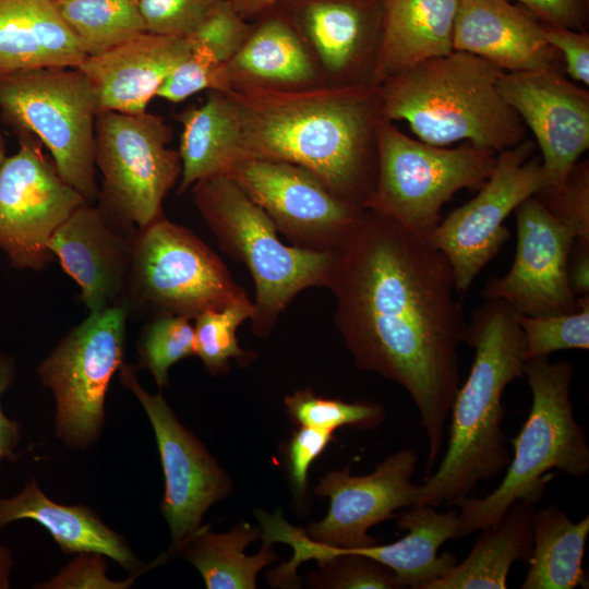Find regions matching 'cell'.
Listing matches in <instances>:
<instances>
[{"label": "cell", "mask_w": 589, "mask_h": 589, "mask_svg": "<svg viewBox=\"0 0 589 589\" xmlns=\"http://www.w3.org/2000/svg\"><path fill=\"white\" fill-rule=\"evenodd\" d=\"M244 17L262 13L285 0H228Z\"/></svg>", "instance_id": "cell-48"}, {"label": "cell", "mask_w": 589, "mask_h": 589, "mask_svg": "<svg viewBox=\"0 0 589 589\" xmlns=\"http://www.w3.org/2000/svg\"><path fill=\"white\" fill-rule=\"evenodd\" d=\"M106 561L103 554L86 552L79 553L58 575L49 581L37 584L35 588L46 589H122L133 584L135 577L124 581L110 580L106 572Z\"/></svg>", "instance_id": "cell-43"}, {"label": "cell", "mask_w": 589, "mask_h": 589, "mask_svg": "<svg viewBox=\"0 0 589 589\" xmlns=\"http://www.w3.org/2000/svg\"><path fill=\"white\" fill-rule=\"evenodd\" d=\"M327 288L357 369L411 396L426 434L429 476L461 383L458 348L468 326L447 257L429 239L364 209L336 250Z\"/></svg>", "instance_id": "cell-1"}, {"label": "cell", "mask_w": 589, "mask_h": 589, "mask_svg": "<svg viewBox=\"0 0 589 589\" xmlns=\"http://www.w3.org/2000/svg\"><path fill=\"white\" fill-rule=\"evenodd\" d=\"M233 86L228 63L219 61L204 48L194 47L166 77L156 96L179 103L201 91L228 93Z\"/></svg>", "instance_id": "cell-37"}, {"label": "cell", "mask_w": 589, "mask_h": 589, "mask_svg": "<svg viewBox=\"0 0 589 589\" xmlns=\"http://www.w3.org/2000/svg\"><path fill=\"white\" fill-rule=\"evenodd\" d=\"M251 33L243 16L228 0H218L187 36L191 46L201 47L228 63Z\"/></svg>", "instance_id": "cell-39"}, {"label": "cell", "mask_w": 589, "mask_h": 589, "mask_svg": "<svg viewBox=\"0 0 589 589\" xmlns=\"http://www.w3.org/2000/svg\"><path fill=\"white\" fill-rule=\"evenodd\" d=\"M453 48L505 72L557 70L558 51L545 40L543 24L509 0H458Z\"/></svg>", "instance_id": "cell-21"}, {"label": "cell", "mask_w": 589, "mask_h": 589, "mask_svg": "<svg viewBox=\"0 0 589 589\" xmlns=\"http://www.w3.org/2000/svg\"><path fill=\"white\" fill-rule=\"evenodd\" d=\"M573 364L550 362L549 357L525 361L532 395L529 414L513 441L514 454L500 485L483 497L464 496L458 539L496 521L516 501L539 502L556 469L575 478L589 472V446L584 428L575 420L570 402Z\"/></svg>", "instance_id": "cell-5"}, {"label": "cell", "mask_w": 589, "mask_h": 589, "mask_svg": "<svg viewBox=\"0 0 589 589\" xmlns=\"http://www.w3.org/2000/svg\"><path fill=\"white\" fill-rule=\"evenodd\" d=\"M589 516L573 521L558 506L536 510L533 546L521 589L588 588L582 558Z\"/></svg>", "instance_id": "cell-27"}, {"label": "cell", "mask_w": 589, "mask_h": 589, "mask_svg": "<svg viewBox=\"0 0 589 589\" xmlns=\"http://www.w3.org/2000/svg\"><path fill=\"white\" fill-rule=\"evenodd\" d=\"M15 377V364L12 357L0 354V465L2 460H15V452L21 438V424L8 418L1 407V396L9 389Z\"/></svg>", "instance_id": "cell-46"}, {"label": "cell", "mask_w": 589, "mask_h": 589, "mask_svg": "<svg viewBox=\"0 0 589 589\" xmlns=\"http://www.w3.org/2000/svg\"><path fill=\"white\" fill-rule=\"evenodd\" d=\"M119 375L143 406L155 433L165 477L160 512L169 525L171 552H176L201 527L205 512L229 494L232 483L204 444L179 422L165 398L141 386L135 366L123 362Z\"/></svg>", "instance_id": "cell-15"}, {"label": "cell", "mask_w": 589, "mask_h": 589, "mask_svg": "<svg viewBox=\"0 0 589 589\" xmlns=\"http://www.w3.org/2000/svg\"><path fill=\"white\" fill-rule=\"evenodd\" d=\"M542 24L585 31L589 0H514Z\"/></svg>", "instance_id": "cell-45"}, {"label": "cell", "mask_w": 589, "mask_h": 589, "mask_svg": "<svg viewBox=\"0 0 589 589\" xmlns=\"http://www.w3.org/2000/svg\"><path fill=\"white\" fill-rule=\"evenodd\" d=\"M578 309L548 316L518 314L525 337V360L566 349H589V294L577 297Z\"/></svg>", "instance_id": "cell-36"}, {"label": "cell", "mask_w": 589, "mask_h": 589, "mask_svg": "<svg viewBox=\"0 0 589 589\" xmlns=\"http://www.w3.org/2000/svg\"><path fill=\"white\" fill-rule=\"evenodd\" d=\"M187 37L145 32L77 67L99 110L142 113L170 72L191 53Z\"/></svg>", "instance_id": "cell-20"}, {"label": "cell", "mask_w": 589, "mask_h": 589, "mask_svg": "<svg viewBox=\"0 0 589 589\" xmlns=\"http://www.w3.org/2000/svg\"><path fill=\"white\" fill-rule=\"evenodd\" d=\"M504 73L479 56L454 50L378 84L381 117L407 121L424 143L467 140L500 153L526 140L522 120L498 89Z\"/></svg>", "instance_id": "cell-4"}, {"label": "cell", "mask_w": 589, "mask_h": 589, "mask_svg": "<svg viewBox=\"0 0 589 589\" xmlns=\"http://www.w3.org/2000/svg\"><path fill=\"white\" fill-rule=\"evenodd\" d=\"M224 176L235 181L298 248L337 250L364 211L337 197L311 171L287 161L242 159Z\"/></svg>", "instance_id": "cell-13"}, {"label": "cell", "mask_w": 589, "mask_h": 589, "mask_svg": "<svg viewBox=\"0 0 589 589\" xmlns=\"http://www.w3.org/2000/svg\"><path fill=\"white\" fill-rule=\"evenodd\" d=\"M0 112L14 128L35 134L60 177L88 203L98 199L95 123L99 106L77 68H37L0 75Z\"/></svg>", "instance_id": "cell-8"}, {"label": "cell", "mask_w": 589, "mask_h": 589, "mask_svg": "<svg viewBox=\"0 0 589 589\" xmlns=\"http://www.w3.org/2000/svg\"><path fill=\"white\" fill-rule=\"evenodd\" d=\"M397 519L398 529L407 533L393 543L344 550L311 542L309 557L322 561L344 552L365 555L390 568L398 588L425 589L458 562L449 552L437 555L443 543L458 539V512L450 509L438 513L432 506L414 505L397 516Z\"/></svg>", "instance_id": "cell-22"}, {"label": "cell", "mask_w": 589, "mask_h": 589, "mask_svg": "<svg viewBox=\"0 0 589 589\" xmlns=\"http://www.w3.org/2000/svg\"><path fill=\"white\" fill-rule=\"evenodd\" d=\"M261 538V529L243 521L230 531L216 533L200 527L181 546L184 557L201 574L208 589H254L260 570L277 560L272 543L264 541L259 553L244 549Z\"/></svg>", "instance_id": "cell-29"}, {"label": "cell", "mask_w": 589, "mask_h": 589, "mask_svg": "<svg viewBox=\"0 0 589 589\" xmlns=\"http://www.w3.org/2000/svg\"><path fill=\"white\" fill-rule=\"evenodd\" d=\"M515 212L517 247L509 271L492 278L482 290L486 300H500L518 314L548 316L578 309L568 277L575 238L533 195Z\"/></svg>", "instance_id": "cell-16"}, {"label": "cell", "mask_w": 589, "mask_h": 589, "mask_svg": "<svg viewBox=\"0 0 589 589\" xmlns=\"http://www.w3.org/2000/svg\"><path fill=\"white\" fill-rule=\"evenodd\" d=\"M12 568V553L0 539V589H7L10 587V575Z\"/></svg>", "instance_id": "cell-49"}, {"label": "cell", "mask_w": 589, "mask_h": 589, "mask_svg": "<svg viewBox=\"0 0 589 589\" xmlns=\"http://www.w3.org/2000/svg\"><path fill=\"white\" fill-rule=\"evenodd\" d=\"M86 202L37 146L22 140L0 167V250L11 266L43 269L51 263L49 238Z\"/></svg>", "instance_id": "cell-14"}, {"label": "cell", "mask_w": 589, "mask_h": 589, "mask_svg": "<svg viewBox=\"0 0 589 589\" xmlns=\"http://www.w3.org/2000/svg\"><path fill=\"white\" fill-rule=\"evenodd\" d=\"M545 40L560 51L566 72L574 80L589 84V35L585 31L543 24Z\"/></svg>", "instance_id": "cell-44"}, {"label": "cell", "mask_w": 589, "mask_h": 589, "mask_svg": "<svg viewBox=\"0 0 589 589\" xmlns=\"http://www.w3.org/2000/svg\"><path fill=\"white\" fill-rule=\"evenodd\" d=\"M57 5L87 57L147 32L139 0H57Z\"/></svg>", "instance_id": "cell-32"}, {"label": "cell", "mask_w": 589, "mask_h": 589, "mask_svg": "<svg viewBox=\"0 0 589 589\" xmlns=\"http://www.w3.org/2000/svg\"><path fill=\"white\" fill-rule=\"evenodd\" d=\"M457 8L458 0H381L372 83L454 51Z\"/></svg>", "instance_id": "cell-23"}, {"label": "cell", "mask_w": 589, "mask_h": 589, "mask_svg": "<svg viewBox=\"0 0 589 589\" xmlns=\"http://www.w3.org/2000/svg\"><path fill=\"white\" fill-rule=\"evenodd\" d=\"M465 342L474 359L450 406L448 446L436 471L424 477L414 505H450L505 470L512 458L502 430V396L524 376L518 313L503 301L486 300L472 313Z\"/></svg>", "instance_id": "cell-3"}, {"label": "cell", "mask_w": 589, "mask_h": 589, "mask_svg": "<svg viewBox=\"0 0 589 589\" xmlns=\"http://www.w3.org/2000/svg\"><path fill=\"white\" fill-rule=\"evenodd\" d=\"M193 202L219 248L249 269L255 286L251 329L267 337L280 313L309 287H327L336 250L286 245L267 214L229 177L192 185Z\"/></svg>", "instance_id": "cell-6"}, {"label": "cell", "mask_w": 589, "mask_h": 589, "mask_svg": "<svg viewBox=\"0 0 589 589\" xmlns=\"http://www.w3.org/2000/svg\"><path fill=\"white\" fill-rule=\"evenodd\" d=\"M123 303L129 312L190 320L233 304H253L207 244L164 216L136 232Z\"/></svg>", "instance_id": "cell-9"}, {"label": "cell", "mask_w": 589, "mask_h": 589, "mask_svg": "<svg viewBox=\"0 0 589 589\" xmlns=\"http://www.w3.org/2000/svg\"><path fill=\"white\" fill-rule=\"evenodd\" d=\"M320 572L310 575L314 585L332 589H395L394 573L365 555L344 552L318 561Z\"/></svg>", "instance_id": "cell-38"}, {"label": "cell", "mask_w": 589, "mask_h": 589, "mask_svg": "<svg viewBox=\"0 0 589 589\" xmlns=\"http://www.w3.org/2000/svg\"><path fill=\"white\" fill-rule=\"evenodd\" d=\"M57 0H0V75L37 68H77L86 58Z\"/></svg>", "instance_id": "cell-24"}, {"label": "cell", "mask_w": 589, "mask_h": 589, "mask_svg": "<svg viewBox=\"0 0 589 589\" xmlns=\"http://www.w3.org/2000/svg\"><path fill=\"white\" fill-rule=\"evenodd\" d=\"M172 131L147 111L99 110L95 123V165L103 177L98 197L121 224L143 229L163 215V201L181 176L179 152L169 148Z\"/></svg>", "instance_id": "cell-10"}, {"label": "cell", "mask_w": 589, "mask_h": 589, "mask_svg": "<svg viewBox=\"0 0 589 589\" xmlns=\"http://www.w3.org/2000/svg\"><path fill=\"white\" fill-rule=\"evenodd\" d=\"M129 309L115 304L89 313L38 366V376L56 400V434L83 448L105 423V398L112 375L123 364Z\"/></svg>", "instance_id": "cell-11"}, {"label": "cell", "mask_w": 589, "mask_h": 589, "mask_svg": "<svg viewBox=\"0 0 589 589\" xmlns=\"http://www.w3.org/2000/svg\"><path fill=\"white\" fill-rule=\"evenodd\" d=\"M233 81L242 76L284 84H302L315 76V69L302 41L283 19L272 17L251 31L228 62ZM237 83V82H236Z\"/></svg>", "instance_id": "cell-30"}, {"label": "cell", "mask_w": 589, "mask_h": 589, "mask_svg": "<svg viewBox=\"0 0 589 589\" xmlns=\"http://www.w3.org/2000/svg\"><path fill=\"white\" fill-rule=\"evenodd\" d=\"M498 89L532 130L551 188L562 189L589 147V94L557 70L505 72Z\"/></svg>", "instance_id": "cell-18"}, {"label": "cell", "mask_w": 589, "mask_h": 589, "mask_svg": "<svg viewBox=\"0 0 589 589\" xmlns=\"http://www.w3.org/2000/svg\"><path fill=\"white\" fill-rule=\"evenodd\" d=\"M253 312V304H233L194 318L195 356L212 375L227 373L230 359L241 368L255 359L254 352L239 346L236 335L238 327L251 318Z\"/></svg>", "instance_id": "cell-33"}, {"label": "cell", "mask_w": 589, "mask_h": 589, "mask_svg": "<svg viewBox=\"0 0 589 589\" xmlns=\"http://www.w3.org/2000/svg\"><path fill=\"white\" fill-rule=\"evenodd\" d=\"M284 404L293 423L329 432L342 426L375 429L386 416L378 404L324 398L309 388L287 396Z\"/></svg>", "instance_id": "cell-34"}, {"label": "cell", "mask_w": 589, "mask_h": 589, "mask_svg": "<svg viewBox=\"0 0 589 589\" xmlns=\"http://www.w3.org/2000/svg\"><path fill=\"white\" fill-rule=\"evenodd\" d=\"M218 0H139L146 29L187 37Z\"/></svg>", "instance_id": "cell-41"}, {"label": "cell", "mask_w": 589, "mask_h": 589, "mask_svg": "<svg viewBox=\"0 0 589 589\" xmlns=\"http://www.w3.org/2000/svg\"><path fill=\"white\" fill-rule=\"evenodd\" d=\"M21 519H33L45 527L67 554L99 553L125 570L140 568L141 562L125 539L111 530L89 507L52 502L33 477L19 494L0 498V528Z\"/></svg>", "instance_id": "cell-25"}, {"label": "cell", "mask_w": 589, "mask_h": 589, "mask_svg": "<svg viewBox=\"0 0 589 589\" xmlns=\"http://www.w3.org/2000/svg\"><path fill=\"white\" fill-rule=\"evenodd\" d=\"M179 120L182 123L179 192L182 193L201 180L225 175L231 165L224 93L211 92L202 106L187 109Z\"/></svg>", "instance_id": "cell-31"}, {"label": "cell", "mask_w": 589, "mask_h": 589, "mask_svg": "<svg viewBox=\"0 0 589 589\" xmlns=\"http://www.w3.org/2000/svg\"><path fill=\"white\" fill-rule=\"evenodd\" d=\"M302 23L323 67L347 71L373 29L380 31L381 0H309Z\"/></svg>", "instance_id": "cell-28"}, {"label": "cell", "mask_w": 589, "mask_h": 589, "mask_svg": "<svg viewBox=\"0 0 589 589\" xmlns=\"http://www.w3.org/2000/svg\"><path fill=\"white\" fill-rule=\"evenodd\" d=\"M416 462L417 453L405 448L365 476H352L349 467L329 471L315 486L318 496L328 497V512L322 520L310 524L305 533L316 543L344 550L377 544L369 529L396 518L395 510L417 503L420 484L411 482Z\"/></svg>", "instance_id": "cell-17"}, {"label": "cell", "mask_w": 589, "mask_h": 589, "mask_svg": "<svg viewBox=\"0 0 589 589\" xmlns=\"http://www.w3.org/2000/svg\"><path fill=\"white\" fill-rule=\"evenodd\" d=\"M224 94L231 165L268 159L301 166L364 209L376 178L377 85L288 89L237 82Z\"/></svg>", "instance_id": "cell-2"}, {"label": "cell", "mask_w": 589, "mask_h": 589, "mask_svg": "<svg viewBox=\"0 0 589 589\" xmlns=\"http://www.w3.org/2000/svg\"><path fill=\"white\" fill-rule=\"evenodd\" d=\"M568 277L576 297L589 294V241L575 240L570 250Z\"/></svg>", "instance_id": "cell-47"}, {"label": "cell", "mask_w": 589, "mask_h": 589, "mask_svg": "<svg viewBox=\"0 0 589 589\" xmlns=\"http://www.w3.org/2000/svg\"><path fill=\"white\" fill-rule=\"evenodd\" d=\"M5 144H4V140L3 137L1 136L0 134V167L3 163V160L5 159Z\"/></svg>", "instance_id": "cell-50"}, {"label": "cell", "mask_w": 589, "mask_h": 589, "mask_svg": "<svg viewBox=\"0 0 589 589\" xmlns=\"http://www.w3.org/2000/svg\"><path fill=\"white\" fill-rule=\"evenodd\" d=\"M137 230L86 202L49 238L48 250L79 285L89 313L123 303Z\"/></svg>", "instance_id": "cell-19"}, {"label": "cell", "mask_w": 589, "mask_h": 589, "mask_svg": "<svg viewBox=\"0 0 589 589\" xmlns=\"http://www.w3.org/2000/svg\"><path fill=\"white\" fill-rule=\"evenodd\" d=\"M137 348L140 366L163 388L168 385L170 366L195 356L194 326L184 316L157 315L143 328Z\"/></svg>", "instance_id": "cell-35"}, {"label": "cell", "mask_w": 589, "mask_h": 589, "mask_svg": "<svg viewBox=\"0 0 589 589\" xmlns=\"http://www.w3.org/2000/svg\"><path fill=\"white\" fill-rule=\"evenodd\" d=\"M548 212L567 227L575 240L589 241V165L577 163L564 187H546L534 195Z\"/></svg>", "instance_id": "cell-40"}, {"label": "cell", "mask_w": 589, "mask_h": 589, "mask_svg": "<svg viewBox=\"0 0 589 589\" xmlns=\"http://www.w3.org/2000/svg\"><path fill=\"white\" fill-rule=\"evenodd\" d=\"M533 151V142L525 140L500 152L477 196L453 211L430 237L452 266L457 292L469 289L509 239L507 216L550 185L540 158H530Z\"/></svg>", "instance_id": "cell-12"}, {"label": "cell", "mask_w": 589, "mask_h": 589, "mask_svg": "<svg viewBox=\"0 0 589 589\" xmlns=\"http://www.w3.org/2000/svg\"><path fill=\"white\" fill-rule=\"evenodd\" d=\"M329 431L299 426L292 432L285 446L286 470L297 496L304 495L308 472L313 461L325 450L333 438Z\"/></svg>", "instance_id": "cell-42"}, {"label": "cell", "mask_w": 589, "mask_h": 589, "mask_svg": "<svg viewBox=\"0 0 589 589\" xmlns=\"http://www.w3.org/2000/svg\"><path fill=\"white\" fill-rule=\"evenodd\" d=\"M533 503L516 501L481 533L468 556L425 589H506L516 561L528 564L533 546Z\"/></svg>", "instance_id": "cell-26"}, {"label": "cell", "mask_w": 589, "mask_h": 589, "mask_svg": "<svg viewBox=\"0 0 589 589\" xmlns=\"http://www.w3.org/2000/svg\"><path fill=\"white\" fill-rule=\"evenodd\" d=\"M374 133L376 178L363 208L425 239L441 223L443 205L460 190H479L496 163L488 148L472 144L446 148L417 141L382 117Z\"/></svg>", "instance_id": "cell-7"}]
</instances>
